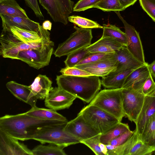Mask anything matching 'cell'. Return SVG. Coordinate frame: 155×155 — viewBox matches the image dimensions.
Wrapping results in <instances>:
<instances>
[{"label":"cell","instance_id":"obj_1","mask_svg":"<svg viewBox=\"0 0 155 155\" xmlns=\"http://www.w3.org/2000/svg\"><path fill=\"white\" fill-rule=\"evenodd\" d=\"M68 122L41 119L26 114L6 115L0 118V130L21 141L32 139L36 131L44 127L66 124Z\"/></svg>","mask_w":155,"mask_h":155},{"label":"cell","instance_id":"obj_2","mask_svg":"<svg viewBox=\"0 0 155 155\" xmlns=\"http://www.w3.org/2000/svg\"><path fill=\"white\" fill-rule=\"evenodd\" d=\"M58 87L82 101L90 103L99 92L101 84L96 76L77 77L61 74L56 79Z\"/></svg>","mask_w":155,"mask_h":155},{"label":"cell","instance_id":"obj_3","mask_svg":"<svg viewBox=\"0 0 155 155\" xmlns=\"http://www.w3.org/2000/svg\"><path fill=\"white\" fill-rule=\"evenodd\" d=\"M122 88L105 89L99 92L88 104L99 107L121 122L125 117Z\"/></svg>","mask_w":155,"mask_h":155},{"label":"cell","instance_id":"obj_4","mask_svg":"<svg viewBox=\"0 0 155 155\" xmlns=\"http://www.w3.org/2000/svg\"><path fill=\"white\" fill-rule=\"evenodd\" d=\"M65 124L42 127L36 131L32 139L42 144L48 143L64 148L80 143V140L64 130Z\"/></svg>","mask_w":155,"mask_h":155},{"label":"cell","instance_id":"obj_5","mask_svg":"<svg viewBox=\"0 0 155 155\" xmlns=\"http://www.w3.org/2000/svg\"><path fill=\"white\" fill-rule=\"evenodd\" d=\"M78 114L101 134L106 133L121 122L115 117L94 106L87 105Z\"/></svg>","mask_w":155,"mask_h":155},{"label":"cell","instance_id":"obj_6","mask_svg":"<svg viewBox=\"0 0 155 155\" xmlns=\"http://www.w3.org/2000/svg\"><path fill=\"white\" fill-rule=\"evenodd\" d=\"M74 28L75 31L65 41L58 45L54 53L56 57L67 56L74 51L91 44L93 36L91 29L78 28L75 26Z\"/></svg>","mask_w":155,"mask_h":155},{"label":"cell","instance_id":"obj_7","mask_svg":"<svg viewBox=\"0 0 155 155\" xmlns=\"http://www.w3.org/2000/svg\"><path fill=\"white\" fill-rule=\"evenodd\" d=\"M52 42L37 49H31L19 52L16 59L27 63L31 67L39 70L49 64L54 51Z\"/></svg>","mask_w":155,"mask_h":155},{"label":"cell","instance_id":"obj_8","mask_svg":"<svg viewBox=\"0 0 155 155\" xmlns=\"http://www.w3.org/2000/svg\"><path fill=\"white\" fill-rule=\"evenodd\" d=\"M54 22L68 23V18L73 11L74 2L71 0H39Z\"/></svg>","mask_w":155,"mask_h":155},{"label":"cell","instance_id":"obj_9","mask_svg":"<svg viewBox=\"0 0 155 155\" xmlns=\"http://www.w3.org/2000/svg\"><path fill=\"white\" fill-rule=\"evenodd\" d=\"M49 33L48 30H45L38 32L12 27L8 29L2 30L0 37L2 41L6 43H29L38 41Z\"/></svg>","mask_w":155,"mask_h":155},{"label":"cell","instance_id":"obj_10","mask_svg":"<svg viewBox=\"0 0 155 155\" xmlns=\"http://www.w3.org/2000/svg\"><path fill=\"white\" fill-rule=\"evenodd\" d=\"M122 92L125 117L135 123L142 107L145 95L128 89L122 88Z\"/></svg>","mask_w":155,"mask_h":155},{"label":"cell","instance_id":"obj_11","mask_svg":"<svg viewBox=\"0 0 155 155\" xmlns=\"http://www.w3.org/2000/svg\"><path fill=\"white\" fill-rule=\"evenodd\" d=\"M123 23L126 35L127 48L137 60L145 64L143 47L139 33L134 27L129 24L121 15L120 11L114 12Z\"/></svg>","mask_w":155,"mask_h":155},{"label":"cell","instance_id":"obj_12","mask_svg":"<svg viewBox=\"0 0 155 155\" xmlns=\"http://www.w3.org/2000/svg\"><path fill=\"white\" fill-rule=\"evenodd\" d=\"M50 33L40 40L34 42L0 45V54L4 58L16 59L18 53L21 51L40 48L52 42L53 41L50 39Z\"/></svg>","mask_w":155,"mask_h":155},{"label":"cell","instance_id":"obj_13","mask_svg":"<svg viewBox=\"0 0 155 155\" xmlns=\"http://www.w3.org/2000/svg\"><path fill=\"white\" fill-rule=\"evenodd\" d=\"M77 97L60 87H52L45 99L47 108L55 110L68 108Z\"/></svg>","mask_w":155,"mask_h":155},{"label":"cell","instance_id":"obj_14","mask_svg":"<svg viewBox=\"0 0 155 155\" xmlns=\"http://www.w3.org/2000/svg\"><path fill=\"white\" fill-rule=\"evenodd\" d=\"M64 129L81 141L100 134L78 114L76 117L67 122Z\"/></svg>","mask_w":155,"mask_h":155},{"label":"cell","instance_id":"obj_15","mask_svg":"<svg viewBox=\"0 0 155 155\" xmlns=\"http://www.w3.org/2000/svg\"><path fill=\"white\" fill-rule=\"evenodd\" d=\"M18 140L0 130V155H33L32 150Z\"/></svg>","mask_w":155,"mask_h":155},{"label":"cell","instance_id":"obj_16","mask_svg":"<svg viewBox=\"0 0 155 155\" xmlns=\"http://www.w3.org/2000/svg\"><path fill=\"white\" fill-rule=\"evenodd\" d=\"M3 29L16 27L28 30L41 32L45 29L37 22L28 18L0 15Z\"/></svg>","mask_w":155,"mask_h":155},{"label":"cell","instance_id":"obj_17","mask_svg":"<svg viewBox=\"0 0 155 155\" xmlns=\"http://www.w3.org/2000/svg\"><path fill=\"white\" fill-rule=\"evenodd\" d=\"M117 61L116 58L95 62L76 66L94 76L106 77L116 71Z\"/></svg>","mask_w":155,"mask_h":155},{"label":"cell","instance_id":"obj_18","mask_svg":"<svg viewBox=\"0 0 155 155\" xmlns=\"http://www.w3.org/2000/svg\"><path fill=\"white\" fill-rule=\"evenodd\" d=\"M148 64L146 63L134 70L127 78L122 88L130 89L142 93L143 85L150 74Z\"/></svg>","mask_w":155,"mask_h":155},{"label":"cell","instance_id":"obj_19","mask_svg":"<svg viewBox=\"0 0 155 155\" xmlns=\"http://www.w3.org/2000/svg\"><path fill=\"white\" fill-rule=\"evenodd\" d=\"M116 53L117 69L109 75L117 74L128 70L135 69L145 64L136 59L126 47H122Z\"/></svg>","mask_w":155,"mask_h":155},{"label":"cell","instance_id":"obj_20","mask_svg":"<svg viewBox=\"0 0 155 155\" xmlns=\"http://www.w3.org/2000/svg\"><path fill=\"white\" fill-rule=\"evenodd\" d=\"M154 114L155 97L145 95L142 107L135 123V130L139 137L142 134L147 122Z\"/></svg>","mask_w":155,"mask_h":155},{"label":"cell","instance_id":"obj_21","mask_svg":"<svg viewBox=\"0 0 155 155\" xmlns=\"http://www.w3.org/2000/svg\"><path fill=\"white\" fill-rule=\"evenodd\" d=\"M6 86L8 90L16 98L30 105L31 107L36 106L38 99L32 93L29 86L11 81Z\"/></svg>","mask_w":155,"mask_h":155},{"label":"cell","instance_id":"obj_22","mask_svg":"<svg viewBox=\"0 0 155 155\" xmlns=\"http://www.w3.org/2000/svg\"><path fill=\"white\" fill-rule=\"evenodd\" d=\"M123 46L113 38H101L94 43L86 47L91 53H115Z\"/></svg>","mask_w":155,"mask_h":155},{"label":"cell","instance_id":"obj_23","mask_svg":"<svg viewBox=\"0 0 155 155\" xmlns=\"http://www.w3.org/2000/svg\"><path fill=\"white\" fill-rule=\"evenodd\" d=\"M52 81L46 75L39 74L29 86L32 93L38 99H45L52 87Z\"/></svg>","mask_w":155,"mask_h":155},{"label":"cell","instance_id":"obj_24","mask_svg":"<svg viewBox=\"0 0 155 155\" xmlns=\"http://www.w3.org/2000/svg\"><path fill=\"white\" fill-rule=\"evenodd\" d=\"M25 113L28 115L40 119L68 122L65 117L56 110L49 108H40L35 106L31 107L29 110Z\"/></svg>","mask_w":155,"mask_h":155},{"label":"cell","instance_id":"obj_25","mask_svg":"<svg viewBox=\"0 0 155 155\" xmlns=\"http://www.w3.org/2000/svg\"><path fill=\"white\" fill-rule=\"evenodd\" d=\"M134 70H128L103 77L101 80V84L107 89L122 88L127 78Z\"/></svg>","mask_w":155,"mask_h":155},{"label":"cell","instance_id":"obj_26","mask_svg":"<svg viewBox=\"0 0 155 155\" xmlns=\"http://www.w3.org/2000/svg\"><path fill=\"white\" fill-rule=\"evenodd\" d=\"M0 15L28 18L15 0H0Z\"/></svg>","mask_w":155,"mask_h":155},{"label":"cell","instance_id":"obj_27","mask_svg":"<svg viewBox=\"0 0 155 155\" xmlns=\"http://www.w3.org/2000/svg\"><path fill=\"white\" fill-rule=\"evenodd\" d=\"M103 27V31L101 38H113L123 46L127 47V38L125 32L114 25L104 24Z\"/></svg>","mask_w":155,"mask_h":155},{"label":"cell","instance_id":"obj_28","mask_svg":"<svg viewBox=\"0 0 155 155\" xmlns=\"http://www.w3.org/2000/svg\"><path fill=\"white\" fill-rule=\"evenodd\" d=\"M130 130L127 124L121 122L106 133L100 135L101 142L108 144L112 140Z\"/></svg>","mask_w":155,"mask_h":155},{"label":"cell","instance_id":"obj_29","mask_svg":"<svg viewBox=\"0 0 155 155\" xmlns=\"http://www.w3.org/2000/svg\"><path fill=\"white\" fill-rule=\"evenodd\" d=\"M138 138L135 130L132 135L125 142L118 146H113L112 150L108 151L107 155H129L134 144Z\"/></svg>","mask_w":155,"mask_h":155},{"label":"cell","instance_id":"obj_30","mask_svg":"<svg viewBox=\"0 0 155 155\" xmlns=\"http://www.w3.org/2000/svg\"><path fill=\"white\" fill-rule=\"evenodd\" d=\"M63 147L50 144L48 145H39L32 150L33 155H66Z\"/></svg>","mask_w":155,"mask_h":155},{"label":"cell","instance_id":"obj_31","mask_svg":"<svg viewBox=\"0 0 155 155\" xmlns=\"http://www.w3.org/2000/svg\"><path fill=\"white\" fill-rule=\"evenodd\" d=\"M86 47L74 51L69 54L64 62L66 67H73L91 54Z\"/></svg>","mask_w":155,"mask_h":155},{"label":"cell","instance_id":"obj_32","mask_svg":"<svg viewBox=\"0 0 155 155\" xmlns=\"http://www.w3.org/2000/svg\"><path fill=\"white\" fill-rule=\"evenodd\" d=\"M68 20L78 25L80 28H103V27L97 22L90 19L81 16L75 15L69 16Z\"/></svg>","mask_w":155,"mask_h":155},{"label":"cell","instance_id":"obj_33","mask_svg":"<svg viewBox=\"0 0 155 155\" xmlns=\"http://www.w3.org/2000/svg\"><path fill=\"white\" fill-rule=\"evenodd\" d=\"M154 151L153 148L144 143L139 137L134 144L129 155H150Z\"/></svg>","mask_w":155,"mask_h":155},{"label":"cell","instance_id":"obj_34","mask_svg":"<svg viewBox=\"0 0 155 155\" xmlns=\"http://www.w3.org/2000/svg\"><path fill=\"white\" fill-rule=\"evenodd\" d=\"M155 134V114L147 122L143 132L139 137L146 144L152 140Z\"/></svg>","mask_w":155,"mask_h":155},{"label":"cell","instance_id":"obj_35","mask_svg":"<svg viewBox=\"0 0 155 155\" xmlns=\"http://www.w3.org/2000/svg\"><path fill=\"white\" fill-rule=\"evenodd\" d=\"M116 57V53H92L89 55L82 60L76 66L110 59Z\"/></svg>","mask_w":155,"mask_h":155},{"label":"cell","instance_id":"obj_36","mask_svg":"<svg viewBox=\"0 0 155 155\" xmlns=\"http://www.w3.org/2000/svg\"><path fill=\"white\" fill-rule=\"evenodd\" d=\"M95 8L107 12L120 11L125 10L119 0H102Z\"/></svg>","mask_w":155,"mask_h":155},{"label":"cell","instance_id":"obj_37","mask_svg":"<svg viewBox=\"0 0 155 155\" xmlns=\"http://www.w3.org/2000/svg\"><path fill=\"white\" fill-rule=\"evenodd\" d=\"M100 135L98 134L91 138L81 140L80 143L87 146L96 155H104L100 147Z\"/></svg>","mask_w":155,"mask_h":155},{"label":"cell","instance_id":"obj_38","mask_svg":"<svg viewBox=\"0 0 155 155\" xmlns=\"http://www.w3.org/2000/svg\"><path fill=\"white\" fill-rule=\"evenodd\" d=\"M102 0H79L74 6L73 11L81 12L95 8Z\"/></svg>","mask_w":155,"mask_h":155},{"label":"cell","instance_id":"obj_39","mask_svg":"<svg viewBox=\"0 0 155 155\" xmlns=\"http://www.w3.org/2000/svg\"><path fill=\"white\" fill-rule=\"evenodd\" d=\"M60 72L62 74L77 77H87L94 76L89 72L76 67H66L61 69Z\"/></svg>","mask_w":155,"mask_h":155},{"label":"cell","instance_id":"obj_40","mask_svg":"<svg viewBox=\"0 0 155 155\" xmlns=\"http://www.w3.org/2000/svg\"><path fill=\"white\" fill-rule=\"evenodd\" d=\"M143 10L155 22V0H139Z\"/></svg>","mask_w":155,"mask_h":155},{"label":"cell","instance_id":"obj_41","mask_svg":"<svg viewBox=\"0 0 155 155\" xmlns=\"http://www.w3.org/2000/svg\"><path fill=\"white\" fill-rule=\"evenodd\" d=\"M134 132V131H132L130 130L128 131L112 140L109 144L115 146L121 145L125 142L130 138Z\"/></svg>","mask_w":155,"mask_h":155},{"label":"cell","instance_id":"obj_42","mask_svg":"<svg viewBox=\"0 0 155 155\" xmlns=\"http://www.w3.org/2000/svg\"><path fill=\"white\" fill-rule=\"evenodd\" d=\"M26 5L33 11L35 15L40 20H44V16L40 8L37 0H25Z\"/></svg>","mask_w":155,"mask_h":155},{"label":"cell","instance_id":"obj_43","mask_svg":"<svg viewBox=\"0 0 155 155\" xmlns=\"http://www.w3.org/2000/svg\"><path fill=\"white\" fill-rule=\"evenodd\" d=\"M155 84L150 73L145 82L143 87L142 93L147 95L153 89Z\"/></svg>","mask_w":155,"mask_h":155},{"label":"cell","instance_id":"obj_44","mask_svg":"<svg viewBox=\"0 0 155 155\" xmlns=\"http://www.w3.org/2000/svg\"><path fill=\"white\" fill-rule=\"evenodd\" d=\"M119 2L125 9L130 6L133 5L137 0H119Z\"/></svg>","mask_w":155,"mask_h":155},{"label":"cell","instance_id":"obj_45","mask_svg":"<svg viewBox=\"0 0 155 155\" xmlns=\"http://www.w3.org/2000/svg\"><path fill=\"white\" fill-rule=\"evenodd\" d=\"M148 68L150 74L153 78H155V60L148 64Z\"/></svg>","mask_w":155,"mask_h":155},{"label":"cell","instance_id":"obj_46","mask_svg":"<svg viewBox=\"0 0 155 155\" xmlns=\"http://www.w3.org/2000/svg\"><path fill=\"white\" fill-rule=\"evenodd\" d=\"M42 26L45 30L50 31L51 29L52 23L49 20H46L43 23Z\"/></svg>","mask_w":155,"mask_h":155},{"label":"cell","instance_id":"obj_47","mask_svg":"<svg viewBox=\"0 0 155 155\" xmlns=\"http://www.w3.org/2000/svg\"><path fill=\"white\" fill-rule=\"evenodd\" d=\"M100 147L104 155H107L108 150L106 145L101 142L100 144Z\"/></svg>","mask_w":155,"mask_h":155},{"label":"cell","instance_id":"obj_48","mask_svg":"<svg viewBox=\"0 0 155 155\" xmlns=\"http://www.w3.org/2000/svg\"><path fill=\"white\" fill-rule=\"evenodd\" d=\"M153 148L155 147V134L152 140L147 144Z\"/></svg>","mask_w":155,"mask_h":155},{"label":"cell","instance_id":"obj_49","mask_svg":"<svg viewBox=\"0 0 155 155\" xmlns=\"http://www.w3.org/2000/svg\"><path fill=\"white\" fill-rule=\"evenodd\" d=\"M147 95L155 97V84L153 90Z\"/></svg>","mask_w":155,"mask_h":155},{"label":"cell","instance_id":"obj_50","mask_svg":"<svg viewBox=\"0 0 155 155\" xmlns=\"http://www.w3.org/2000/svg\"><path fill=\"white\" fill-rule=\"evenodd\" d=\"M153 148H154V151H155V147H153Z\"/></svg>","mask_w":155,"mask_h":155}]
</instances>
